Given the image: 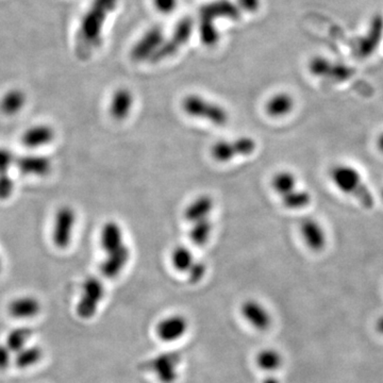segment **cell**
I'll return each instance as SVG.
<instances>
[{"label":"cell","mask_w":383,"mask_h":383,"mask_svg":"<svg viewBox=\"0 0 383 383\" xmlns=\"http://www.w3.org/2000/svg\"><path fill=\"white\" fill-rule=\"evenodd\" d=\"M120 0H92L83 14L77 33V51L84 57L96 49L103 41V31L109 15L116 9Z\"/></svg>","instance_id":"obj_1"},{"label":"cell","mask_w":383,"mask_h":383,"mask_svg":"<svg viewBox=\"0 0 383 383\" xmlns=\"http://www.w3.org/2000/svg\"><path fill=\"white\" fill-rule=\"evenodd\" d=\"M241 10L230 0H215L200 10L199 33L202 44L206 46H214L217 43L218 35L215 21L217 19H239Z\"/></svg>","instance_id":"obj_2"},{"label":"cell","mask_w":383,"mask_h":383,"mask_svg":"<svg viewBox=\"0 0 383 383\" xmlns=\"http://www.w3.org/2000/svg\"><path fill=\"white\" fill-rule=\"evenodd\" d=\"M330 175L335 186L344 193L350 194L357 198L366 209L373 208L374 198L372 193L363 182L361 175L355 168L348 166H337L331 170Z\"/></svg>","instance_id":"obj_3"},{"label":"cell","mask_w":383,"mask_h":383,"mask_svg":"<svg viewBox=\"0 0 383 383\" xmlns=\"http://www.w3.org/2000/svg\"><path fill=\"white\" fill-rule=\"evenodd\" d=\"M182 109L190 116L202 118L216 126H224L229 121V115L226 109L198 95L184 97Z\"/></svg>","instance_id":"obj_4"},{"label":"cell","mask_w":383,"mask_h":383,"mask_svg":"<svg viewBox=\"0 0 383 383\" xmlns=\"http://www.w3.org/2000/svg\"><path fill=\"white\" fill-rule=\"evenodd\" d=\"M193 29L194 23L190 17H184L181 21H178L172 31V37L164 39L163 44L161 45L160 48L154 53L150 61L154 63L160 62L176 55L190 41Z\"/></svg>","instance_id":"obj_5"},{"label":"cell","mask_w":383,"mask_h":383,"mask_svg":"<svg viewBox=\"0 0 383 383\" xmlns=\"http://www.w3.org/2000/svg\"><path fill=\"white\" fill-rule=\"evenodd\" d=\"M181 355L179 353L168 351L143 363V368L154 373L161 383H174L178 379Z\"/></svg>","instance_id":"obj_6"},{"label":"cell","mask_w":383,"mask_h":383,"mask_svg":"<svg viewBox=\"0 0 383 383\" xmlns=\"http://www.w3.org/2000/svg\"><path fill=\"white\" fill-rule=\"evenodd\" d=\"M105 287L97 277H87L82 285L80 301L77 305V313L83 319L95 317L99 305L104 299Z\"/></svg>","instance_id":"obj_7"},{"label":"cell","mask_w":383,"mask_h":383,"mask_svg":"<svg viewBox=\"0 0 383 383\" xmlns=\"http://www.w3.org/2000/svg\"><path fill=\"white\" fill-rule=\"evenodd\" d=\"M76 212L71 206H62L57 209L53 227V242L59 249H66L73 241L76 226Z\"/></svg>","instance_id":"obj_8"},{"label":"cell","mask_w":383,"mask_h":383,"mask_svg":"<svg viewBox=\"0 0 383 383\" xmlns=\"http://www.w3.org/2000/svg\"><path fill=\"white\" fill-rule=\"evenodd\" d=\"M309 71L313 76L328 79L335 82H343L353 77V69L343 63L333 62L327 57L317 55L309 62Z\"/></svg>","instance_id":"obj_9"},{"label":"cell","mask_w":383,"mask_h":383,"mask_svg":"<svg viewBox=\"0 0 383 383\" xmlns=\"http://www.w3.org/2000/svg\"><path fill=\"white\" fill-rule=\"evenodd\" d=\"M257 148L255 140L248 136L233 141H220L211 148V156L218 162H227L238 156H248Z\"/></svg>","instance_id":"obj_10"},{"label":"cell","mask_w":383,"mask_h":383,"mask_svg":"<svg viewBox=\"0 0 383 383\" xmlns=\"http://www.w3.org/2000/svg\"><path fill=\"white\" fill-rule=\"evenodd\" d=\"M163 30L160 27L150 28V30L134 44L131 49V57L134 61H144L152 59L163 44Z\"/></svg>","instance_id":"obj_11"},{"label":"cell","mask_w":383,"mask_h":383,"mask_svg":"<svg viewBox=\"0 0 383 383\" xmlns=\"http://www.w3.org/2000/svg\"><path fill=\"white\" fill-rule=\"evenodd\" d=\"M188 329V321L181 314L170 315L161 319L156 327L157 337L162 342L172 343L180 340Z\"/></svg>","instance_id":"obj_12"},{"label":"cell","mask_w":383,"mask_h":383,"mask_svg":"<svg viewBox=\"0 0 383 383\" xmlns=\"http://www.w3.org/2000/svg\"><path fill=\"white\" fill-rule=\"evenodd\" d=\"M242 317L249 323L250 326L259 331H265L271 326V315L267 308L259 301H244L241 307Z\"/></svg>","instance_id":"obj_13"},{"label":"cell","mask_w":383,"mask_h":383,"mask_svg":"<svg viewBox=\"0 0 383 383\" xmlns=\"http://www.w3.org/2000/svg\"><path fill=\"white\" fill-rule=\"evenodd\" d=\"M15 166L19 172L26 176L46 177L53 170V162L46 156L26 154L15 160Z\"/></svg>","instance_id":"obj_14"},{"label":"cell","mask_w":383,"mask_h":383,"mask_svg":"<svg viewBox=\"0 0 383 383\" xmlns=\"http://www.w3.org/2000/svg\"><path fill=\"white\" fill-rule=\"evenodd\" d=\"M383 39V17L377 15L373 19L365 35L357 44V51L361 57H368L380 45Z\"/></svg>","instance_id":"obj_15"},{"label":"cell","mask_w":383,"mask_h":383,"mask_svg":"<svg viewBox=\"0 0 383 383\" xmlns=\"http://www.w3.org/2000/svg\"><path fill=\"white\" fill-rule=\"evenodd\" d=\"M55 138V131L53 127L46 124H37L28 128L24 132L21 136V142L27 148L37 150V148L51 144Z\"/></svg>","instance_id":"obj_16"},{"label":"cell","mask_w":383,"mask_h":383,"mask_svg":"<svg viewBox=\"0 0 383 383\" xmlns=\"http://www.w3.org/2000/svg\"><path fill=\"white\" fill-rule=\"evenodd\" d=\"M129 259H130V249L126 245L122 246L114 253H108L100 265L101 275H104L109 279L117 277L126 267Z\"/></svg>","instance_id":"obj_17"},{"label":"cell","mask_w":383,"mask_h":383,"mask_svg":"<svg viewBox=\"0 0 383 383\" xmlns=\"http://www.w3.org/2000/svg\"><path fill=\"white\" fill-rule=\"evenodd\" d=\"M301 232L303 241L313 251H321L326 246V234L317 220L312 218L303 220L301 224Z\"/></svg>","instance_id":"obj_18"},{"label":"cell","mask_w":383,"mask_h":383,"mask_svg":"<svg viewBox=\"0 0 383 383\" xmlns=\"http://www.w3.org/2000/svg\"><path fill=\"white\" fill-rule=\"evenodd\" d=\"M8 311L14 319H33L41 311V303L33 296L17 297L9 303Z\"/></svg>","instance_id":"obj_19"},{"label":"cell","mask_w":383,"mask_h":383,"mask_svg":"<svg viewBox=\"0 0 383 383\" xmlns=\"http://www.w3.org/2000/svg\"><path fill=\"white\" fill-rule=\"evenodd\" d=\"M134 95L128 89H117L113 94L109 108L111 116L115 121L125 120L130 114L131 109L134 107Z\"/></svg>","instance_id":"obj_20"},{"label":"cell","mask_w":383,"mask_h":383,"mask_svg":"<svg viewBox=\"0 0 383 383\" xmlns=\"http://www.w3.org/2000/svg\"><path fill=\"white\" fill-rule=\"evenodd\" d=\"M100 244L107 255L120 249L125 245L122 227L115 222L105 224L100 232Z\"/></svg>","instance_id":"obj_21"},{"label":"cell","mask_w":383,"mask_h":383,"mask_svg":"<svg viewBox=\"0 0 383 383\" xmlns=\"http://www.w3.org/2000/svg\"><path fill=\"white\" fill-rule=\"evenodd\" d=\"M27 96L21 89H11L5 93L0 100V111L7 116L19 114L26 106Z\"/></svg>","instance_id":"obj_22"},{"label":"cell","mask_w":383,"mask_h":383,"mask_svg":"<svg viewBox=\"0 0 383 383\" xmlns=\"http://www.w3.org/2000/svg\"><path fill=\"white\" fill-rule=\"evenodd\" d=\"M213 199L209 195H202L190 202L184 210V218L190 223H196L198 220L208 218L213 209Z\"/></svg>","instance_id":"obj_23"},{"label":"cell","mask_w":383,"mask_h":383,"mask_svg":"<svg viewBox=\"0 0 383 383\" xmlns=\"http://www.w3.org/2000/svg\"><path fill=\"white\" fill-rule=\"evenodd\" d=\"M295 106L293 97L287 93H278L267 101L265 110L271 117H281L291 113Z\"/></svg>","instance_id":"obj_24"},{"label":"cell","mask_w":383,"mask_h":383,"mask_svg":"<svg viewBox=\"0 0 383 383\" xmlns=\"http://www.w3.org/2000/svg\"><path fill=\"white\" fill-rule=\"evenodd\" d=\"M256 362L259 368L264 372L273 373L279 370L283 365V356L280 355L279 351L275 350V349H263L258 353Z\"/></svg>","instance_id":"obj_25"},{"label":"cell","mask_w":383,"mask_h":383,"mask_svg":"<svg viewBox=\"0 0 383 383\" xmlns=\"http://www.w3.org/2000/svg\"><path fill=\"white\" fill-rule=\"evenodd\" d=\"M43 350L39 346H26L17 351L14 363L19 368H28L37 364L42 360Z\"/></svg>","instance_id":"obj_26"},{"label":"cell","mask_w":383,"mask_h":383,"mask_svg":"<svg viewBox=\"0 0 383 383\" xmlns=\"http://www.w3.org/2000/svg\"><path fill=\"white\" fill-rule=\"evenodd\" d=\"M31 335H33V329L29 327H19V328L13 329L8 333L6 345L12 353H17V351L26 347Z\"/></svg>","instance_id":"obj_27"},{"label":"cell","mask_w":383,"mask_h":383,"mask_svg":"<svg viewBox=\"0 0 383 383\" xmlns=\"http://www.w3.org/2000/svg\"><path fill=\"white\" fill-rule=\"evenodd\" d=\"M172 262L177 271L188 273V269L195 261H194L193 253H190L188 248L184 247V246H178L172 251Z\"/></svg>","instance_id":"obj_28"},{"label":"cell","mask_w":383,"mask_h":383,"mask_svg":"<svg viewBox=\"0 0 383 383\" xmlns=\"http://www.w3.org/2000/svg\"><path fill=\"white\" fill-rule=\"evenodd\" d=\"M211 232L212 223L210 222L209 218L198 220V222L193 224V227L190 229V241L193 242L195 245H204V244L209 241Z\"/></svg>","instance_id":"obj_29"},{"label":"cell","mask_w":383,"mask_h":383,"mask_svg":"<svg viewBox=\"0 0 383 383\" xmlns=\"http://www.w3.org/2000/svg\"><path fill=\"white\" fill-rule=\"evenodd\" d=\"M271 184H273L274 190L283 197V196L291 193L292 190H295V188H296V178L292 172H280L274 176Z\"/></svg>","instance_id":"obj_30"},{"label":"cell","mask_w":383,"mask_h":383,"mask_svg":"<svg viewBox=\"0 0 383 383\" xmlns=\"http://www.w3.org/2000/svg\"><path fill=\"white\" fill-rule=\"evenodd\" d=\"M311 195L305 190H292L291 193L283 196V202L287 209H301L310 204Z\"/></svg>","instance_id":"obj_31"},{"label":"cell","mask_w":383,"mask_h":383,"mask_svg":"<svg viewBox=\"0 0 383 383\" xmlns=\"http://www.w3.org/2000/svg\"><path fill=\"white\" fill-rule=\"evenodd\" d=\"M15 184L9 172L0 174V200H7L13 194Z\"/></svg>","instance_id":"obj_32"},{"label":"cell","mask_w":383,"mask_h":383,"mask_svg":"<svg viewBox=\"0 0 383 383\" xmlns=\"http://www.w3.org/2000/svg\"><path fill=\"white\" fill-rule=\"evenodd\" d=\"M207 273V265L202 261H195L188 269V281L192 283H199Z\"/></svg>","instance_id":"obj_33"},{"label":"cell","mask_w":383,"mask_h":383,"mask_svg":"<svg viewBox=\"0 0 383 383\" xmlns=\"http://www.w3.org/2000/svg\"><path fill=\"white\" fill-rule=\"evenodd\" d=\"M15 157L13 152L5 147H0V174L3 172H9L10 168L13 164H15Z\"/></svg>","instance_id":"obj_34"},{"label":"cell","mask_w":383,"mask_h":383,"mask_svg":"<svg viewBox=\"0 0 383 383\" xmlns=\"http://www.w3.org/2000/svg\"><path fill=\"white\" fill-rule=\"evenodd\" d=\"M154 7L163 14L172 13L177 7V0H154Z\"/></svg>","instance_id":"obj_35"},{"label":"cell","mask_w":383,"mask_h":383,"mask_svg":"<svg viewBox=\"0 0 383 383\" xmlns=\"http://www.w3.org/2000/svg\"><path fill=\"white\" fill-rule=\"evenodd\" d=\"M12 351L7 345H0V371L7 370L12 362Z\"/></svg>","instance_id":"obj_36"},{"label":"cell","mask_w":383,"mask_h":383,"mask_svg":"<svg viewBox=\"0 0 383 383\" xmlns=\"http://www.w3.org/2000/svg\"><path fill=\"white\" fill-rule=\"evenodd\" d=\"M240 10L247 12H256L261 5V0H237Z\"/></svg>","instance_id":"obj_37"},{"label":"cell","mask_w":383,"mask_h":383,"mask_svg":"<svg viewBox=\"0 0 383 383\" xmlns=\"http://www.w3.org/2000/svg\"><path fill=\"white\" fill-rule=\"evenodd\" d=\"M376 328L379 332L383 335V315L378 319V321H377Z\"/></svg>","instance_id":"obj_38"},{"label":"cell","mask_w":383,"mask_h":383,"mask_svg":"<svg viewBox=\"0 0 383 383\" xmlns=\"http://www.w3.org/2000/svg\"><path fill=\"white\" fill-rule=\"evenodd\" d=\"M263 383H280L279 380L275 377L269 376L267 378H265V380L263 381Z\"/></svg>","instance_id":"obj_39"},{"label":"cell","mask_w":383,"mask_h":383,"mask_svg":"<svg viewBox=\"0 0 383 383\" xmlns=\"http://www.w3.org/2000/svg\"><path fill=\"white\" fill-rule=\"evenodd\" d=\"M378 148L381 152H383V134L378 139Z\"/></svg>","instance_id":"obj_40"},{"label":"cell","mask_w":383,"mask_h":383,"mask_svg":"<svg viewBox=\"0 0 383 383\" xmlns=\"http://www.w3.org/2000/svg\"><path fill=\"white\" fill-rule=\"evenodd\" d=\"M1 267H3V262H1V258H0V271H1Z\"/></svg>","instance_id":"obj_41"},{"label":"cell","mask_w":383,"mask_h":383,"mask_svg":"<svg viewBox=\"0 0 383 383\" xmlns=\"http://www.w3.org/2000/svg\"><path fill=\"white\" fill-rule=\"evenodd\" d=\"M381 198H382V200H383V190H381Z\"/></svg>","instance_id":"obj_42"}]
</instances>
